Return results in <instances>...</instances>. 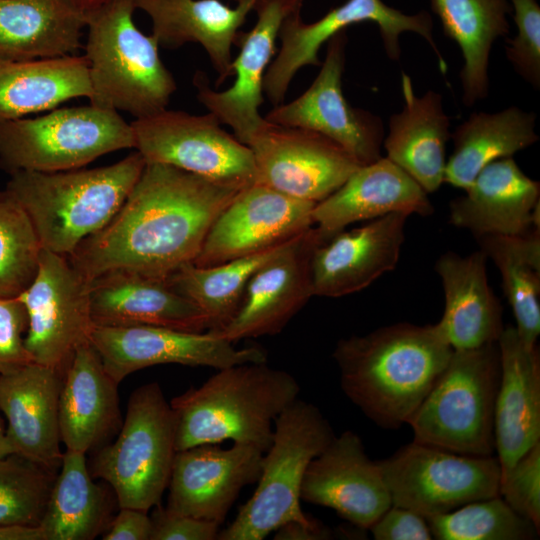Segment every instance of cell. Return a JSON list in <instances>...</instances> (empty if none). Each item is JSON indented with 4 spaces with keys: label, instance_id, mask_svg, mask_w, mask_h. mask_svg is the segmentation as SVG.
Returning <instances> with one entry per match:
<instances>
[{
    "label": "cell",
    "instance_id": "1",
    "mask_svg": "<svg viewBox=\"0 0 540 540\" xmlns=\"http://www.w3.org/2000/svg\"><path fill=\"white\" fill-rule=\"evenodd\" d=\"M237 189L161 163H146L126 200L68 256L89 281L125 270L168 278L193 263Z\"/></svg>",
    "mask_w": 540,
    "mask_h": 540
},
{
    "label": "cell",
    "instance_id": "2",
    "mask_svg": "<svg viewBox=\"0 0 540 540\" xmlns=\"http://www.w3.org/2000/svg\"><path fill=\"white\" fill-rule=\"evenodd\" d=\"M453 352L437 323H397L341 339L333 351L344 394L386 429L407 424Z\"/></svg>",
    "mask_w": 540,
    "mask_h": 540
},
{
    "label": "cell",
    "instance_id": "3",
    "mask_svg": "<svg viewBox=\"0 0 540 540\" xmlns=\"http://www.w3.org/2000/svg\"><path fill=\"white\" fill-rule=\"evenodd\" d=\"M299 392L294 376L267 361L219 369L201 386L170 401L176 450L232 440L266 452L275 419Z\"/></svg>",
    "mask_w": 540,
    "mask_h": 540
},
{
    "label": "cell",
    "instance_id": "4",
    "mask_svg": "<svg viewBox=\"0 0 540 540\" xmlns=\"http://www.w3.org/2000/svg\"><path fill=\"white\" fill-rule=\"evenodd\" d=\"M145 165L135 151L93 169L17 171L10 174L6 189L28 214L43 249L69 256L110 222Z\"/></svg>",
    "mask_w": 540,
    "mask_h": 540
},
{
    "label": "cell",
    "instance_id": "5",
    "mask_svg": "<svg viewBox=\"0 0 540 540\" xmlns=\"http://www.w3.org/2000/svg\"><path fill=\"white\" fill-rule=\"evenodd\" d=\"M135 10L134 0H113L89 15L84 56L90 104L139 119L166 109L177 85L156 38L135 25Z\"/></svg>",
    "mask_w": 540,
    "mask_h": 540
},
{
    "label": "cell",
    "instance_id": "6",
    "mask_svg": "<svg viewBox=\"0 0 540 540\" xmlns=\"http://www.w3.org/2000/svg\"><path fill=\"white\" fill-rule=\"evenodd\" d=\"M499 379L497 342L453 350L407 422L413 441L463 455H494V406Z\"/></svg>",
    "mask_w": 540,
    "mask_h": 540
},
{
    "label": "cell",
    "instance_id": "7",
    "mask_svg": "<svg viewBox=\"0 0 540 540\" xmlns=\"http://www.w3.org/2000/svg\"><path fill=\"white\" fill-rule=\"evenodd\" d=\"M334 436L329 421L315 405L300 399L290 404L275 419L256 490L217 539L262 540L286 523L310 522L300 506L303 477L312 459Z\"/></svg>",
    "mask_w": 540,
    "mask_h": 540
},
{
    "label": "cell",
    "instance_id": "8",
    "mask_svg": "<svg viewBox=\"0 0 540 540\" xmlns=\"http://www.w3.org/2000/svg\"><path fill=\"white\" fill-rule=\"evenodd\" d=\"M176 452L170 402L150 382L131 393L116 440L98 451L90 472L110 485L119 508L148 512L168 487Z\"/></svg>",
    "mask_w": 540,
    "mask_h": 540
},
{
    "label": "cell",
    "instance_id": "9",
    "mask_svg": "<svg viewBox=\"0 0 540 540\" xmlns=\"http://www.w3.org/2000/svg\"><path fill=\"white\" fill-rule=\"evenodd\" d=\"M130 148H135L131 123L119 112L93 104L0 123V166L10 174L78 169Z\"/></svg>",
    "mask_w": 540,
    "mask_h": 540
},
{
    "label": "cell",
    "instance_id": "10",
    "mask_svg": "<svg viewBox=\"0 0 540 540\" xmlns=\"http://www.w3.org/2000/svg\"><path fill=\"white\" fill-rule=\"evenodd\" d=\"M301 8L302 5L296 7L283 20L278 34L281 46L264 77L263 91L274 106L283 103L291 81L301 68L321 65L318 57L321 46L356 23L377 24L385 53L393 61L401 56L400 35L417 33L432 48L440 72L444 75L448 71L434 40L433 20L427 11L406 14L382 0H347L317 21L306 23Z\"/></svg>",
    "mask_w": 540,
    "mask_h": 540
},
{
    "label": "cell",
    "instance_id": "11",
    "mask_svg": "<svg viewBox=\"0 0 540 540\" xmlns=\"http://www.w3.org/2000/svg\"><path fill=\"white\" fill-rule=\"evenodd\" d=\"M378 463L392 505L425 518L499 495L496 455H463L413 441Z\"/></svg>",
    "mask_w": 540,
    "mask_h": 540
},
{
    "label": "cell",
    "instance_id": "12",
    "mask_svg": "<svg viewBox=\"0 0 540 540\" xmlns=\"http://www.w3.org/2000/svg\"><path fill=\"white\" fill-rule=\"evenodd\" d=\"M135 148L146 163H161L242 189L255 183L250 147L221 127L212 113L167 108L131 122Z\"/></svg>",
    "mask_w": 540,
    "mask_h": 540
},
{
    "label": "cell",
    "instance_id": "13",
    "mask_svg": "<svg viewBox=\"0 0 540 540\" xmlns=\"http://www.w3.org/2000/svg\"><path fill=\"white\" fill-rule=\"evenodd\" d=\"M18 297L28 316L25 346L33 362L64 375L94 326L89 281L68 256L43 249L34 280Z\"/></svg>",
    "mask_w": 540,
    "mask_h": 540
},
{
    "label": "cell",
    "instance_id": "14",
    "mask_svg": "<svg viewBox=\"0 0 540 540\" xmlns=\"http://www.w3.org/2000/svg\"><path fill=\"white\" fill-rule=\"evenodd\" d=\"M89 342L117 384L135 371L159 364L219 370L267 360L262 348H236L234 343L211 331L187 332L152 325H94Z\"/></svg>",
    "mask_w": 540,
    "mask_h": 540
},
{
    "label": "cell",
    "instance_id": "15",
    "mask_svg": "<svg viewBox=\"0 0 540 540\" xmlns=\"http://www.w3.org/2000/svg\"><path fill=\"white\" fill-rule=\"evenodd\" d=\"M314 81L299 97L275 105L264 118L273 124L320 133L345 149L360 165L381 158L384 125L380 117L353 107L345 98L342 78L346 61V30L328 42Z\"/></svg>",
    "mask_w": 540,
    "mask_h": 540
},
{
    "label": "cell",
    "instance_id": "16",
    "mask_svg": "<svg viewBox=\"0 0 540 540\" xmlns=\"http://www.w3.org/2000/svg\"><path fill=\"white\" fill-rule=\"evenodd\" d=\"M255 183L314 204L336 191L361 165L326 136L268 122L247 144Z\"/></svg>",
    "mask_w": 540,
    "mask_h": 540
},
{
    "label": "cell",
    "instance_id": "17",
    "mask_svg": "<svg viewBox=\"0 0 540 540\" xmlns=\"http://www.w3.org/2000/svg\"><path fill=\"white\" fill-rule=\"evenodd\" d=\"M326 239L315 225L292 238L252 275L236 315L213 333L232 343L280 333L314 296L312 256Z\"/></svg>",
    "mask_w": 540,
    "mask_h": 540
},
{
    "label": "cell",
    "instance_id": "18",
    "mask_svg": "<svg viewBox=\"0 0 540 540\" xmlns=\"http://www.w3.org/2000/svg\"><path fill=\"white\" fill-rule=\"evenodd\" d=\"M314 206L266 185L250 184L218 215L193 264L212 266L282 244L314 225Z\"/></svg>",
    "mask_w": 540,
    "mask_h": 540
},
{
    "label": "cell",
    "instance_id": "19",
    "mask_svg": "<svg viewBox=\"0 0 540 540\" xmlns=\"http://www.w3.org/2000/svg\"><path fill=\"white\" fill-rule=\"evenodd\" d=\"M303 0H258L254 7L257 13L255 25L246 33H239L238 56L233 59L231 70L235 80L223 90H213L206 76L198 72L193 84L198 101L208 112L215 115L221 124L228 125L233 134L244 144L268 121L259 112L263 103V83L267 69L275 53V44L285 17Z\"/></svg>",
    "mask_w": 540,
    "mask_h": 540
},
{
    "label": "cell",
    "instance_id": "20",
    "mask_svg": "<svg viewBox=\"0 0 540 540\" xmlns=\"http://www.w3.org/2000/svg\"><path fill=\"white\" fill-rule=\"evenodd\" d=\"M300 499L331 508L363 530L392 506L378 461L367 456L361 438L350 430L334 436L309 463Z\"/></svg>",
    "mask_w": 540,
    "mask_h": 540
},
{
    "label": "cell",
    "instance_id": "21",
    "mask_svg": "<svg viewBox=\"0 0 540 540\" xmlns=\"http://www.w3.org/2000/svg\"><path fill=\"white\" fill-rule=\"evenodd\" d=\"M263 455L242 443L227 449L202 444L177 451L166 509L221 525L243 487L258 481Z\"/></svg>",
    "mask_w": 540,
    "mask_h": 540
},
{
    "label": "cell",
    "instance_id": "22",
    "mask_svg": "<svg viewBox=\"0 0 540 540\" xmlns=\"http://www.w3.org/2000/svg\"><path fill=\"white\" fill-rule=\"evenodd\" d=\"M409 215L391 213L362 226L341 230L314 250V296L337 298L367 288L399 260Z\"/></svg>",
    "mask_w": 540,
    "mask_h": 540
},
{
    "label": "cell",
    "instance_id": "23",
    "mask_svg": "<svg viewBox=\"0 0 540 540\" xmlns=\"http://www.w3.org/2000/svg\"><path fill=\"white\" fill-rule=\"evenodd\" d=\"M94 325H152L187 332L209 330L206 315L168 278L115 270L89 280Z\"/></svg>",
    "mask_w": 540,
    "mask_h": 540
},
{
    "label": "cell",
    "instance_id": "24",
    "mask_svg": "<svg viewBox=\"0 0 540 540\" xmlns=\"http://www.w3.org/2000/svg\"><path fill=\"white\" fill-rule=\"evenodd\" d=\"M449 205V222L477 238L524 235L539 229L540 183L512 157L491 162Z\"/></svg>",
    "mask_w": 540,
    "mask_h": 540
},
{
    "label": "cell",
    "instance_id": "25",
    "mask_svg": "<svg viewBox=\"0 0 540 540\" xmlns=\"http://www.w3.org/2000/svg\"><path fill=\"white\" fill-rule=\"evenodd\" d=\"M500 379L494 406V442L501 476L540 442V354L514 326L498 341Z\"/></svg>",
    "mask_w": 540,
    "mask_h": 540
},
{
    "label": "cell",
    "instance_id": "26",
    "mask_svg": "<svg viewBox=\"0 0 540 540\" xmlns=\"http://www.w3.org/2000/svg\"><path fill=\"white\" fill-rule=\"evenodd\" d=\"M62 381L60 372L36 362L0 373V411L14 453L56 468L63 456L58 420Z\"/></svg>",
    "mask_w": 540,
    "mask_h": 540
},
{
    "label": "cell",
    "instance_id": "27",
    "mask_svg": "<svg viewBox=\"0 0 540 540\" xmlns=\"http://www.w3.org/2000/svg\"><path fill=\"white\" fill-rule=\"evenodd\" d=\"M433 205L424 189L386 157L361 165L331 195L315 204L314 225L329 238L350 224L391 213L429 216Z\"/></svg>",
    "mask_w": 540,
    "mask_h": 540
},
{
    "label": "cell",
    "instance_id": "28",
    "mask_svg": "<svg viewBox=\"0 0 540 540\" xmlns=\"http://www.w3.org/2000/svg\"><path fill=\"white\" fill-rule=\"evenodd\" d=\"M257 1L245 0L235 7L220 0H134V4L150 17L159 46L200 44L218 74V87L232 76V46Z\"/></svg>",
    "mask_w": 540,
    "mask_h": 540
},
{
    "label": "cell",
    "instance_id": "29",
    "mask_svg": "<svg viewBox=\"0 0 540 540\" xmlns=\"http://www.w3.org/2000/svg\"><path fill=\"white\" fill-rule=\"evenodd\" d=\"M117 387L90 342L81 345L63 375L59 397V432L66 450L86 454L121 427Z\"/></svg>",
    "mask_w": 540,
    "mask_h": 540
},
{
    "label": "cell",
    "instance_id": "30",
    "mask_svg": "<svg viewBox=\"0 0 540 540\" xmlns=\"http://www.w3.org/2000/svg\"><path fill=\"white\" fill-rule=\"evenodd\" d=\"M486 261L480 250L464 257L446 252L435 264L445 297L437 325L453 350L497 342L504 330L502 307L488 283Z\"/></svg>",
    "mask_w": 540,
    "mask_h": 540
},
{
    "label": "cell",
    "instance_id": "31",
    "mask_svg": "<svg viewBox=\"0 0 540 540\" xmlns=\"http://www.w3.org/2000/svg\"><path fill=\"white\" fill-rule=\"evenodd\" d=\"M404 107L389 118L383 147L386 158L410 175L429 194L444 183L450 120L442 95L434 90L414 93L409 75L402 73Z\"/></svg>",
    "mask_w": 540,
    "mask_h": 540
},
{
    "label": "cell",
    "instance_id": "32",
    "mask_svg": "<svg viewBox=\"0 0 540 540\" xmlns=\"http://www.w3.org/2000/svg\"><path fill=\"white\" fill-rule=\"evenodd\" d=\"M86 25V17L67 0H0V57L74 55Z\"/></svg>",
    "mask_w": 540,
    "mask_h": 540
},
{
    "label": "cell",
    "instance_id": "33",
    "mask_svg": "<svg viewBox=\"0 0 540 540\" xmlns=\"http://www.w3.org/2000/svg\"><path fill=\"white\" fill-rule=\"evenodd\" d=\"M85 56L12 60L0 57V123L52 110L78 97L89 99Z\"/></svg>",
    "mask_w": 540,
    "mask_h": 540
},
{
    "label": "cell",
    "instance_id": "34",
    "mask_svg": "<svg viewBox=\"0 0 540 540\" xmlns=\"http://www.w3.org/2000/svg\"><path fill=\"white\" fill-rule=\"evenodd\" d=\"M444 34L460 47L462 101L470 107L489 93V59L496 40L509 34V0H430Z\"/></svg>",
    "mask_w": 540,
    "mask_h": 540
},
{
    "label": "cell",
    "instance_id": "35",
    "mask_svg": "<svg viewBox=\"0 0 540 540\" xmlns=\"http://www.w3.org/2000/svg\"><path fill=\"white\" fill-rule=\"evenodd\" d=\"M536 119L535 113L516 106L472 113L451 134L453 151L446 161L444 183L465 190L491 162L535 144Z\"/></svg>",
    "mask_w": 540,
    "mask_h": 540
},
{
    "label": "cell",
    "instance_id": "36",
    "mask_svg": "<svg viewBox=\"0 0 540 540\" xmlns=\"http://www.w3.org/2000/svg\"><path fill=\"white\" fill-rule=\"evenodd\" d=\"M112 498L93 480L85 453L65 450L40 523L45 540H92L111 522Z\"/></svg>",
    "mask_w": 540,
    "mask_h": 540
},
{
    "label": "cell",
    "instance_id": "37",
    "mask_svg": "<svg viewBox=\"0 0 540 540\" xmlns=\"http://www.w3.org/2000/svg\"><path fill=\"white\" fill-rule=\"evenodd\" d=\"M481 251L498 268L504 294L515 317V329L528 347L540 334V231L524 235L477 238Z\"/></svg>",
    "mask_w": 540,
    "mask_h": 540
},
{
    "label": "cell",
    "instance_id": "38",
    "mask_svg": "<svg viewBox=\"0 0 540 540\" xmlns=\"http://www.w3.org/2000/svg\"><path fill=\"white\" fill-rule=\"evenodd\" d=\"M290 240L212 266L200 267L187 263L173 272L168 280L206 315L208 331L217 332L228 325L236 315L252 275Z\"/></svg>",
    "mask_w": 540,
    "mask_h": 540
},
{
    "label": "cell",
    "instance_id": "39",
    "mask_svg": "<svg viewBox=\"0 0 540 540\" xmlns=\"http://www.w3.org/2000/svg\"><path fill=\"white\" fill-rule=\"evenodd\" d=\"M438 540H532L539 530L500 496L479 499L426 518Z\"/></svg>",
    "mask_w": 540,
    "mask_h": 540
},
{
    "label": "cell",
    "instance_id": "40",
    "mask_svg": "<svg viewBox=\"0 0 540 540\" xmlns=\"http://www.w3.org/2000/svg\"><path fill=\"white\" fill-rule=\"evenodd\" d=\"M43 247L21 204L0 190V297H18L34 280Z\"/></svg>",
    "mask_w": 540,
    "mask_h": 540
},
{
    "label": "cell",
    "instance_id": "41",
    "mask_svg": "<svg viewBox=\"0 0 540 540\" xmlns=\"http://www.w3.org/2000/svg\"><path fill=\"white\" fill-rule=\"evenodd\" d=\"M59 468L20 454L0 458V526H39Z\"/></svg>",
    "mask_w": 540,
    "mask_h": 540
},
{
    "label": "cell",
    "instance_id": "42",
    "mask_svg": "<svg viewBox=\"0 0 540 540\" xmlns=\"http://www.w3.org/2000/svg\"><path fill=\"white\" fill-rule=\"evenodd\" d=\"M517 34L507 41L506 58L534 89L540 88V6L536 0H509Z\"/></svg>",
    "mask_w": 540,
    "mask_h": 540
},
{
    "label": "cell",
    "instance_id": "43",
    "mask_svg": "<svg viewBox=\"0 0 540 540\" xmlns=\"http://www.w3.org/2000/svg\"><path fill=\"white\" fill-rule=\"evenodd\" d=\"M499 495L540 530V442L501 476Z\"/></svg>",
    "mask_w": 540,
    "mask_h": 540
},
{
    "label": "cell",
    "instance_id": "44",
    "mask_svg": "<svg viewBox=\"0 0 540 540\" xmlns=\"http://www.w3.org/2000/svg\"><path fill=\"white\" fill-rule=\"evenodd\" d=\"M28 316L19 297H0V373L33 362L25 346Z\"/></svg>",
    "mask_w": 540,
    "mask_h": 540
},
{
    "label": "cell",
    "instance_id": "45",
    "mask_svg": "<svg viewBox=\"0 0 540 540\" xmlns=\"http://www.w3.org/2000/svg\"><path fill=\"white\" fill-rule=\"evenodd\" d=\"M151 540H214L220 525L177 514L157 505L152 516Z\"/></svg>",
    "mask_w": 540,
    "mask_h": 540
},
{
    "label": "cell",
    "instance_id": "46",
    "mask_svg": "<svg viewBox=\"0 0 540 540\" xmlns=\"http://www.w3.org/2000/svg\"><path fill=\"white\" fill-rule=\"evenodd\" d=\"M376 540H431L427 519L410 509L391 506L369 528Z\"/></svg>",
    "mask_w": 540,
    "mask_h": 540
},
{
    "label": "cell",
    "instance_id": "47",
    "mask_svg": "<svg viewBox=\"0 0 540 540\" xmlns=\"http://www.w3.org/2000/svg\"><path fill=\"white\" fill-rule=\"evenodd\" d=\"M152 520L148 512L122 507L103 533V540H151Z\"/></svg>",
    "mask_w": 540,
    "mask_h": 540
},
{
    "label": "cell",
    "instance_id": "48",
    "mask_svg": "<svg viewBox=\"0 0 540 540\" xmlns=\"http://www.w3.org/2000/svg\"><path fill=\"white\" fill-rule=\"evenodd\" d=\"M275 540H321L330 538L327 528L316 520L308 523L289 522L274 531Z\"/></svg>",
    "mask_w": 540,
    "mask_h": 540
},
{
    "label": "cell",
    "instance_id": "49",
    "mask_svg": "<svg viewBox=\"0 0 540 540\" xmlns=\"http://www.w3.org/2000/svg\"><path fill=\"white\" fill-rule=\"evenodd\" d=\"M0 540H45L40 526L10 524L0 526Z\"/></svg>",
    "mask_w": 540,
    "mask_h": 540
},
{
    "label": "cell",
    "instance_id": "50",
    "mask_svg": "<svg viewBox=\"0 0 540 540\" xmlns=\"http://www.w3.org/2000/svg\"><path fill=\"white\" fill-rule=\"evenodd\" d=\"M77 10L87 17L113 0H67Z\"/></svg>",
    "mask_w": 540,
    "mask_h": 540
},
{
    "label": "cell",
    "instance_id": "51",
    "mask_svg": "<svg viewBox=\"0 0 540 540\" xmlns=\"http://www.w3.org/2000/svg\"><path fill=\"white\" fill-rule=\"evenodd\" d=\"M14 453L13 448L7 437L6 428L0 416V458Z\"/></svg>",
    "mask_w": 540,
    "mask_h": 540
},
{
    "label": "cell",
    "instance_id": "52",
    "mask_svg": "<svg viewBox=\"0 0 540 540\" xmlns=\"http://www.w3.org/2000/svg\"><path fill=\"white\" fill-rule=\"evenodd\" d=\"M230 1H234V2H236V3H240V2L245 1V0H230Z\"/></svg>",
    "mask_w": 540,
    "mask_h": 540
}]
</instances>
